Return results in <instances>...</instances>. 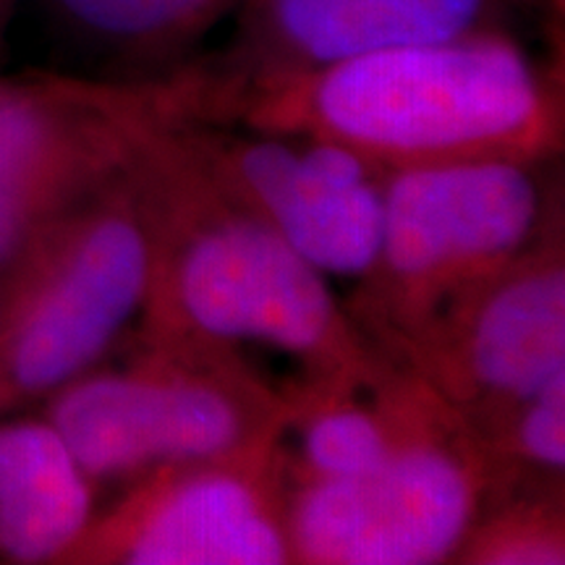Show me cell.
<instances>
[{"label":"cell","instance_id":"obj_4","mask_svg":"<svg viewBox=\"0 0 565 565\" xmlns=\"http://www.w3.org/2000/svg\"><path fill=\"white\" fill-rule=\"evenodd\" d=\"M129 343L42 404L95 490L267 450L286 398L265 380L221 353L139 333Z\"/></svg>","mask_w":565,"mask_h":565},{"label":"cell","instance_id":"obj_9","mask_svg":"<svg viewBox=\"0 0 565 565\" xmlns=\"http://www.w3.org/2000/svg\"><path fill=\"white\" fill-rule=\"evenodd\" d=\"M479 427L565 372V257L550 233L393 353Z\"/></svg>","mask_w":565,"mask_h":565},{"label":"cell","instance_id":"obj_1","mask_svg":"<svg viewBox=\"0 0 565 565\" xmlns=\"http://www.w3.org/2000/svg\"><path fill=\"white\" fill-rule=\"evenodd\" d=\"M131 168L154 225L152 288L134 333L221 353L254 374L259 353L282 359L294 393L391 356L317 267L210 179L158 95Z\"/></svg>","mask_w":565,"mask_h":565},{"label":"cell","instance_id":"obj_14","mask_svg":"<svg viewBox=\"0 0 565 565\" xmlns=\"http://www.w3.org/2000/svg\"><path fill=\"white\" fill-rule=\"evenodd\" d=\"M563 494H508L492 500L463 540L454 563H565Z\"/></svg>","mask_w":565,"mask_h":565},{"label":"cell","instance_id":"obj_13","mask_svg":"<svg viewBox=\"0 0 565 565\" xmlns=\"http://www.w3.org/2000/svg\"><path fill=\"white\" fill-rule=\"evenodd\" d=\"M233 0H51L61 24L126 61H154L181 51Z\"/></svg>","mask_w":565,"mask_h":565},{"label":"cell","instance_id":"obj_7","mask_svg":"<svg viewBox=\"0 0 565 565\" xmlns=\"http://www.w3.org/2000/svg\"><path fill=\"white\" fill-rule=\"evenodd\" d=\"M173 131L217 186L324 278H370L383 242L385 173L333 139L223 129L162 95Z\"/></svg>","mask_w":565,"mask_h":565},{"label":"cell","instance_id":"obj_6","mask_svg":"<svg viewBox=\"0 0 565 565\" xmlns=\"http://www.w3.org/2000/svg\"><path fill=\"white\" fill-rule=\"evenodd\" d=\"M494 494L475 435L450 412L362 475L303 484L288 494L294 563L456 561Z\"/></svg>","mask_w":565,"mask_h":565},{"label":"cell","instance_id":"obj_3","mask_svg":"<svg viewBox=\"0 0 565 565\" xmlns=\"http://www.w3.org/2000/svg\"><path fill=\"white\" fill-rule=\"evenodd\" d=\"M152 267V212L131 162L26 238L0 267V416L42 406L129 341Z\"/></svg>","mask_w":565,"mask_h":565},{"label":"cell","instance_id":"obj_8","mask_svg":"<svg viewBox=\"0 0 565 565\" xmlns=\"http://www.w3.org/2000/svg\"><path fill=\"white\" fill-rule=\"evenodd\" d=\"M294 563L288 492L267 450L158 471L95 511L63 565Z\"/></svg>","mask_w":565,"mask_h":565},{"label":"cell","instance_id":"obj_2","mask_svg":"<svg viewBox=\"0 0 565 565\" xmlns=\"http://www.w3.org/2000/svg\"><path fill=\"white\" fill-rule=\"evenodd\" d=\"M259 129L333 139L383 173L466 160H542L561 141L555 92L511 38L395 47L246 89Z\"/></svg>","mask_w":565,"mask_h":565},{"label":"cell","instance_id":"obj_12","mask_svg":"<svg viewBox=\"0 0 565 565\" xmlns=\"http://www.w3.org/2000/svg\"><path fill=\"white\" fill-rule=\"evenodd\" d=\"M95 511V484L51 422L0 416V563L63 565Z\"/></svg>","mask_w":565,"mask_h":565},{"label":"cell","instance_id":"obj_10","mask_svg":"<svg viewBox=\"0 0 565 565\" xmlns=\"http://www.w3.org/2000/svg\"><path fill=\"white\" fill-rule=\"evenodd\" d=\"M147 95L76 82H0V267L134 158Z\"/></svg>","mask_w":565,"mask_h":565},{"label":"cell","instance_id":"obj_11","mask_svg":"<svg viewBox=\"0 0 565 565\" xmlns=\"http://www.w3.org/2000/svg\"><path fill=\"white\" fill-rule=\"evenodd\" d=\"M494 0H252V87L362 55L490 32ZM242 92V95H244Z\"/></svg>","mask_w":565,"mask_h":565},{"label":"cell","instance_id":"obj_5","mask_svg":"<svg viewBox=\"0 0 565 565\" xmlns=\"http://www.w3.org/2000/svg\"><path fill=\"white\" fill-rule=\"evenodd\" d=\"M550 233L553 200L540 160H466L385 173L377 265L351 312L395 353Z\"/></svg>","mask_w":565,"mask_h":565}]
</instances>
